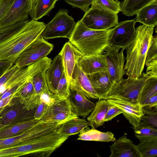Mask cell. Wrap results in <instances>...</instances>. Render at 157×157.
<instances>
[{
  "mask_svg": "<svg viewBox=\"0 0 157 157\" xmlns=\"http://www.w3.org/2000/svg\"><path fill=\"white\" fill-rule=\"evenodd\" d=\"M19 98H14L8 105L0 109V130L23 121L34 118Z\"/></svg>",
  "mask_w": 157,
  "mask_h": 157,
  "instance_id": "obj_10",
  "label": "cell"
},
{
  "mask_svg": "<svg viewBox=\"0 0 157 157\" xmlns=\"http://www.w3.org/2000/svg\"><path fill=\"white\" fill-rule=\"evenodd\" d=\"M136 19L127 20L118 23L113 28L109 39V46L124 49L133 40L136 34Z\"/></svg>",
  "mask_w": 157,
  "mask_h": 157,
  "instance_id": "obj_11",
  "label": "cell"
},
{
  "mask_svg": "<svg viewBox=\"0 0 157 157\" xmlns=\"http://www.w3.org/2000/svg\"><path fill=\"white\" fill-rule=\"evenodd\" d=\"M58 0H56V1H58Z\"/></svg>",
  "mask_w": 157,
  "mask_h": 157,
  "instance_id": "obj_51",
  "label": "cell"
},
{
  "mask_svg": "<svg viewBox=\"0 0 157 157\" xmlns=\"http://www.w3.org/2000/svg\"><path fill=\"white\" fill-rule=\"evenodd\" d=\"M29 14V0H14L0 21V29L28 20Z\"/></svg>",
  "mask_w": 157,
  "mask_h": 157,
  "instance_id": "obj_14",
  "label": "cell"
},
{
  "mask_svg": "<svg viewBox=\"0 0 157 157\" xmlns=\"http://www.w3.org/2000/svg\"><path fill=\"white\" fill-rule=\"evenodd\" d=\"M59 54L61 57L64 72L69 86L75 67L84 55L69 41L64 44Z\"/></svg>",
  "mask_w": 157,
  "mask_h": 157,
  "instance_id": "obj_16",
  "label": "cell"
},
{
  "mask_svg": "<svg viewBox=\"0 0 157 157\" xmlns=\"http://www.w3.org/2000/svg\"><path fill=\"white\" fill-rule=\"evenodd\" d=\"M157 108L143 107L144 115L139 124L157 129Z\"/></svg>",
  "mask_w": 157,
  "mask_h": 157,
  "instance_id": "obj_32",
  "label": "cell"
},
{
  "mask_svg": "<svg viewBox=\"0 0 157 157\" xmlns=\"http://www.w3.org/2000/svg\"><path fill=\"white\" fill-rule=\"evenodd\" d=\"M107 100L110 105L122 110L124 116L133 128L139 125L144 115L143 107L139 103H134L117 98H108Z\"/></svg>",
  "mask_w": 157,
  "mask_h": 157,
  "instance_id": "obj_15",
  "label": "cell"
},
{
  "mask_svg": "<svg viewBox=\"0 0 157 157\" xmlns=\"http://www.w3.org/2000/svg\"><path fill=\"white\" fill-rule=\"evenodd\" d=\"M157 94V78H147L141 90L139 103L143 107L145 106L150 98Z\"/></svg>",
  "mask_w": 157,
  "mask_h": 157,
  "instance_id": "obj_29",
  "label": "cell"
},
{
  "mask_svg": "<svg viewBox=\"0 0 157 157\" xmlns=\"http://www.w3.org/2000/svg\"><path fill=\"white\" fill-rule=\"evenodd\" d=\"M78 136V140L85 141L109 142L116 140L113 134L110 132H102L94 128L90 129L88 127L81 132Z\"/></svg>",
  "mask_w": 157,
  "mask_h": 157,
  "instance_id": "obj_27",
  "label": "cell"
},
{
  "mask_svg": "<svg viewBox=\"0 0 157 157\" xmlns=\"http://www.w3.org/2000/svg\"><path fill=\"white\" fill-rule=\"evenodd\" d=\"M78 65L87 75L107 71L106 59L104 54L83 56L79 60Z\"/></svg>",
  "mask_w": 157,
  "mask_h": 157,
  "instance_id": "obj_21",
  "label": "cell"
},
{
  "mask_svg": "<svg viewBox=\"0 0 157 157\" xmlns=\"http://www.w3.org/2000/svg\"><path fill=\"white\" fill-rule=\"evenodd\" d=\"M81 20L86 26L95 30L111 29L118 23L117 14L95 4L91 5Z\"/></svg>",
  "mask_w": 157,
  "mask_h": 157,
  "instance_id": "obj_7",
  "label": "cell"
},
{
  "mask_svg": "<svg viewBox=\"0 0 157 157\" xmlns=\"http://www.w3.org/2000/svg\"><path fill=\"white\" fill-rule=\"evenodd\" d=\"M45 24L33 19L13 34L0 43V60L15 62L23 51L41 36Z\"/></svg>",
  "mask_w": 157,
  "mask_h": 157,
  "instance_id": "obj_2",
  "label": "cell"
},
{
  "mask_svg": "<svg viewBox=\"0 0 157 157\" xmlns=\"http://www.w3.org/2000/svg\"><path fill=\"white\" fill-rule=\"evenodd\" d=\"M120 49L109 46L105 50V55L107 71L114 84L122 81L125 74L124 49Z\"/></svg>",
  "mask_w": 157,
  "mask_h": 157,
  "instance_id": "obj_12",
  "label": "cell"
},
{
  "mask_svg": "<svg viewBox=\"0 0 157 157\" xmlns=\"http://www.w3.org/2000/svg\"><path fill=\"white\" fill-rule=\"evenodd\" d=\"M39 121L33 118L4 128L0 130V140L18 135L33 126Z\"/></svg>",
  "mask_w": 157,
  "mask_h": 157,
  "instance_id": "obj_26",
  "label": "cell"
},
{
  "mask_svg": "<svg viewBox=\"0 0 157 157\" xmlns=\"http://www.w3.org/2000/svg\"><path fill=\"white\" fill-rule=\"evenodd\" d=\"M122 113V110L118 107L110 105L105 115L104 119V121H111L114 118Z\"/></svg>",
  "mask_w": 157,
  "mask_h": 157,
  "instance_id": "obj_42",
  "label": "cell"
},
{
  "mask_svg": "<svg viewBox=\"0 0 157 157\" xmlns=\"http://www.w3.org/2000/svg\"><path fill=\"white\" fill-rule=\"evenodd\" d=\"M69 87L70 90L82 93L88 99H98L87 75L81 70L78 63L75 67Z\"/></svg>",
  "mask_w": 157,
  "mask_h": 157,
  "instance_id": "obj_17",
  "label": "cell"
},
{
  "mask_svg": "<svg viewBox=\"0 0 157 157\" xmlns=\"http://www.w3.org/2000/svg\"><path fill=\"white\" fill-rule=\"evenodd\" d=\"M147 78L141 75L137 78L128 77L123 79L120 82L113 84L108 98H117L134 103H139L141 90Z\"/></svg>",
  "mask_w": 157,
  "mask_h": 157,
  "instance_id": "obj_8",
  "label": "cell"
},
{
  "mask_svg": "<svg viewBox=\"0 0 157 157\" xmlns=\"http://www.w3.org/2000/svg\"><path fill=\"white\" fill-rule=\"evenodd\" d=\"M92 4L98 5L117 14L121 10L120 2H117L114 0H93Z\"/></svg>",
  "mask_w": 157,
  "mask_h": 157,
  "instance_id": "obj_35",
  "label": "cell"
},
{
  "mask_svg": "<svg viewBox=\"0 0 157 157\" xmlns=\"http://www.w3.org/2000/svg\"><path fill=\"white\" fill-rule=\"evenodd\" d=\"M73 7L80 9L85 13L90 9L93 0H64Z\"/></svg>",
  "mask_w": 157,
  "mask_h": 157,
  "instance_id": "obj_40",
  "label": "cell"
},
{
  "mask_svg": "<svg viewBox=\"0 0 157 157\" xmlns=\"http://www.w3.org/2000/svg\"><path fill=\"white\" fill-rule=\"evenodd\" d=\"M14 0H0V21L3 17Z\"/></svg>",
  "mask_w": 157,
  "mask_h": 157,
  "instance_id": "obj_45",
  "label": "cell"
},
{
  "mask_svg": "<svg viewBox=\"0 0 157 157\" xmlns=\"http://www.w3.org/2000/svg\"><path fill=\"white\" fill-rule=\"evenodd\" d=\"M13 97L14 96L11 95L4 99H0V109L8 105Z\"/></svg>",
  "mask_w": 157,
  "mask_h": 157,
  "instance_id": "obj_49",
  "label": "cell"
},
{
  "mask_svg": "<svg viewBox=\"0 0 157 157\" xmlns=\"http://www.w3.org/2000/svg\"><path fill=\"white\" fill-rule=\"evenodd\" d=\"M146 73L143 72L142 75L147 78H157V59L153 60L145 64Z\"/></svg>",
  "mask_w": 157,
  "mask_h": 157,
  "instance_id": "obj_41",
  "label": "cell"
},
{
  "mask_svg": "<svg viewBox=\"0 0 157 157\" xmlns=\"http://www.w3.org/2000/svg\"><path fill=\"white\" fill-rule=\"evenodd\" d=\"M61 124L39 121L21 133L13 137L0 140V149L30 141L57 131Z\"/></svg>",
  "mask_w": 157,
  "mask_h": 157,
  "instance_id": "obj_6",
  "label": "cell"
},
{
  "mask_svg": "<svg viewBox=\"0 0 157 157\" xmlns=\"http://www.w3.org/2000/svg\"><path fill=\"white\" fill-rule=\"evenodd\" d=\"M68 138L60 135L57 131L20 144L5 148L3 153L5 156L9 157L29 154L37 157H48Z\"/></svg>",
  "mask_w": 157,
  "mask_h": 157,
  "instance_id": "obj_4",
  "label": "cell"
},
{
  "mask_svg": "<svg viewBox=\"0 0 157 157\" xmlns=\"http://www.w3.org/2000/svg\"><path fill=\"white\" fill-rule=\"evenodd\" d=\"M53 45L41 36L27 47L15 60L14 64L22 68L46 57L53 48Z\"/></svg>",
  "mask_w": 157,
  "mask_h": 157,
  "instance_id": "obj_9",
  "label": "cell"
},
{
  "mask_svg": "<svg viewBox=\"0 0 157 157\" xmlns=\"http://www.w3.org/2000/svg\"><path fill=\"white\" fill-rule=\"evenodd\" d=\"M31 78L25 83L15 94L13 97L20 98L24 104L34 94V87Z\"/></svg>",
  "mask_w": 157,
  "mask_h": 157,
  "instance_id": "obj_34",
  "label": "cell"
},
{
  "mask_svg": "<svg viewBox=\"0 0 157 157\" xmlns=\"http://www.w3.org/2000/svg\"><path fill=\"white\" fill-rule=\"evenodd\" d=\"M56 0H39L35 10L32 18L37 21L48 15L55 7Z\"/></svg>",
  "mask_w": 157,
  "mask_h": 157,
  "instance_id": "obj_31",
  "label": "cell"
},
{
  "mask_svg": "<svg viewBox=\"0 0 157 157\" xmlns=\"http://www.w3.org/2000/svg\"><path fill=\"white\" fill-rule=\"evenodd\" d=\"M154 27L142 25L136 29L135 36L125 49V74L128 77L137 78L144 70L147 54L153 37Z\"/></svg>",
  "mask_w": 157,
  "mask_h": 157,
  "instance_id": "obj_1",
  "label": "cell"
},
{
  "mask_svg": "<svg viewBox=\"0 0 157 157\" xmlns=\"http://www.w3.org/2000/svg\"><path fill=\"white\" fill-rule=\"evenodd\" d=\"M60 100L56 93L51 92L49 89L44 91L40 96V102H43L49 106Z\"/></svg>",
  "mask_w": 157,
  "mask_h": 157,
  "instance_id": "obj_38",
  "label": "cell"
},
{
  "mask_svg": "<svg viewBox=\"0 0 157 157\" xmlns=\"http://www.w3.org/2000/svg\"><path fill=\"white\" fill-rule=\"evenodd\" d=\"M65 9L59 10L53 19L45 24L41 37L44 39L59 37L70 38L75 28L76 23L73 18L68 14Z\"/></svg>",
  "mask_w": 157,
  "mask_h": 157,
  "instance_id": "obj_5",
  "label": "cell"
},
{
  "mask_svg": "<svg viewBox=\"0 0 157 157\" xmlns=\"http://www.w3.org/2000/svg\"><path fill=\"white\" fill-rule=\"evenodd\" d=\"M21 68L17 65L14 64V65L8 69L0 78V85L6 82Z\"/></svg>",
  "mask_w": 157,
  "mask_h": 157,
  "instance_id": "obj_43",
  "label": "cell"
},
{
  "mask_svg": "<svg viewBox=\"0 0 157 157\" xmlns=\"http://www.w3.org/2000/svg\"><path fill=\"white\" fill-rule=\"evenodd\" d=\"M28 21V20L19 22L8 27L0 29V43L16 33Z\"/></svg>",
  "mask_w": 157,
  "mask_h": 157,
  "instance_id": "obj_36",
  "label": "cell"
},
{
  "mask_svg": "<svg viewBox=\"0 0 157 157\" xmlns=\"http://www.w3.org/2000/svg\"><path fill=\"white\" fill-rule=\"evenodd\" d=\"M157 0H124L121 3V10L126 16L136 15L142 8Z\"/></svg>",
  "mask_w": 157,
  "mask_h": 157,
  "instance_id": "obj_28",
  "label": "cell"
},
{
  "mask_svg": "<svg viewBox=\"0 0 157 157\" xmlns=\"http://www.w3.org/2000/svg\"><path fill=\"white\" fill-rule=\"evenodd\" d=\"M136 137L140 142L157 140V129L140 124L134 128Z\"/></svg>",
  "mask_w": 157,
  "mask_h": 157,
  "instance_id": "obj_30",
  "label": "cell"
},
{
  "mask_svg": "<svg viewBox=\"0 0 157 157\" xmlns=\"http://www.w3.org/2000/svg\"><path fill=\"white\" fill-rule=\"evenodd\" d=\"M157 59V36H153L147 54L145 65L153 59Z\"/></svg>",
  "mask_w": 157,
  "mask_h": 157,
  "instance_id": "obj_39",
  "label": "cell"
},
{
  "mask_svg": "<svg viewBox=\"0 0 157 157\" xmlns=\"http://www.w3.org/2000/svg\"><path fill=\"white\" fill-rule=\"evenodd\" d=\"M78 117L72 111L69 97L49 106L40 120L62 124L71 119Z\"/></svg>",
  "mask_w": 157,
  "mask_h": 157,
  "instance_id": "obj_13",
  "label": "cell"
},
{
  "mask_svg": "<svg viewBox=\"0 0 157 157\" xmlns=\"http://www.w3.org/2000/svg\"><path fill=\"white\" fill-rule=\"evenodd\" d=\"M137 146L142 157L157 156V140L140 142Z\"/></svg>",
  "mask_w": 157,
  "mask_h": 157,
  "instance_id": "obj_33",
  "label": "cell"
},
{
  "mask_svg": "<svg viewBox=\"0 0 157 157\" xmlns=\"http://www.w3.org/2000/svg\"><path fill=\"white\" fill-rule=\"evenodd\" d=\"M14 62L8 60H0V78L14 64Z\"/></svg>",
  "mask_w": 157,
  "mask_h": 157,
  "instance_id": "obj_46",
  "label": "cell"
},
{
  "mask_svg": "<svg viewBox=\"0 0 157 157\" xmlns=\"http://www.w3.org/2000/svg\"><path fill=\"white\" fill-rule=\"evenodd\" d=\"M49 106L43 102H40L36 108L33 115L34 118L40 121L46 112Z\"/></svg>",
  "mask_w": 157,
  "mask_h": 157,
  "instance_id": "obj_44",
  "label": "cell"
},
{
  "mask_svg": "<svg viewBox=\"0 0 157 157\" xmlns=\"http://www.w3.org/2000/svg\"><path fill=\"white\" fill-rule=\"evenodd\" d=\"M110 157H142L137 146L124 135L109 146Z\"/></svg>",
  "mask_w": 157,
  "mask_h": 157,
  "instance_id": "obj_19",
  "label": "cell"
},
{
  "mask_svg": "<svg viewBox=\"0 0 157 157\" xmlns=\"http://www.w3.org/2000/svg\"><path fill=\"white\" fill-rule=\"evenodd\" d=\"M91 85L98 95V100H107L114 82L107 71L87 75Z\"/></svg>",
  "mask_w": 157,
  "mask_h": 157,
  "instance_id": "obj_18",
  "label": "cell"
},
{
  "mask_svg": "<svg viewBox=\"0 0 157 157\" xmlns=\"http://www.w3.org/2000/svg\"><path fill=\"white\" fill-rule=\"evenodd\" d=\"M90 126L89 122L84 119L74 118L64 122L57 131L60 135L69 137L80 133Z\"/></svg>",
  "mask_w": 157,
  "mask_h": 157,
  "instance_id": "obj_23",
  "label": "cell"
},
{
  "mask_svg": "<svg viewBox=\"0 0 157 157\" xmlns=\"http://www.w3.org/2000/svg\"><path fill=\"white\" fill-rule=\"evenodd\" d=\"M70 90L64 72L60 79L57 89L56 94L60 99L66 98L69 97Z\"/></svg>",
  "mask_w": 157,
  "mask_h": 157,
  "instance_id": "obj_37",
  "label": "cell"
},
{
  "mask_svg": "<svg viewBox=\"0 0 157 157\" xmlns=\"http://www.w3.org/2000/svg\"><path fill=\"white\" fill-rule=\"evenodd\" d=\"M69 98L72 110L78 117H86L95 107L94 102L79 91L70 90Z\"/></svg>",
  "mask_w": 157,
  "mask_h": 157,
  "instance_id": "obj_20",
  "label": "cell"
},
{
  "mask_svg": "<svg viewBox=\"0 0 157 157\" xmlns=\"http://www.w3.org/2000/svg\"><path fill=\"white\" fill-rule=\"evenodd\" d=\"M39 0H29V14L32 18L33 17L34 12Z\"/></svg>",
  "mask_w": 157,
  "mask_h": 157,
  "instance_id": "obj_48",
  "label": "cell"
},
{
  "mask_svg": "<svg viewBox=\"0 0 157 157\" xmlns=\"http://www.w3.org/2000/svg\"><path fill=\"white\" fill-rule=\"evenodd\" d=\"M136 15V22L155 27L157 24V0L142 8Z\"/></svg>",
  "mask_w": 157,
  "mask_h": 157,
  "instance_id": "obj_25",
  "label": "cell"
},
{
  "mask_svg": "<svg viewBox=\"0 0 157 157\" xmlns=\"http://www.w3.org/2000/svg\"><path fill=\"white\" fill-rule=\"evenodd\" d=\"M110 105L106 99L99 100L96 103L91 113L87 119L92 128H96L104 124L105 115Z\"/></svg>",
  "mask_w": 157,
  "mask_h": 157,
  "instance_id": "obj_24",
  "label": "cell"
},
{
  "mask_svg": "<svg viewBox=\"0 0 157 157\" xmlns=\"http://www.w3.org/2000/svg\"><path fill=\"white\" fill-rule=\"evenodd\" d=\"M63 72L61 57L59 54L54 58L45 72L48 88L51 92L56 93L59 82Z\"/></svg>",
  "mask_w": 157,
  "mask_h": 157,
  "instance_id": "obj_22",
  "label": "cell"
},
{
  "mask_svg": "<svg viewBox=\"0 0 157 157\" xmlns=\"http://www.w3.org/2000/svg\"><path fill=\"white\" fill-rule=\"evenodd\" d=\"M114 0L115 1L117 2H119V1H118V0Z\"/></svg>",
  "mask_w": 157,
  "mask_h": 157,
  "instance_id": "obj_50",
  "label": "cell"
},
{
  "mask_svg": "<svg viewBox=\"0 0 157 157\" xmlns=\"http://www.w3.org/2000/svg\"><path fill=\"white\" fill-rule=\"evenodd\" d=\"M113 28L95 30L86 26L81 20L76 23L69 41L84 56L103 54L109 46Z\"/></svg>",
  "mask_w": 157,
  "mask_h": 157,
  "instance_id": "obj_3",
  "label": "cell"
},
{
  "mask_svg": "<svg viewBox=\"0 0 157 157\" xmlns=\"http://www.w3.org/2000/svg\"><path fill=\"white\" fill-rule=\"evenodd\" d=\"M145 107L149 108H157V94L150 98L147 105Z\"/></svg>",
  "mask_w": 157,
  "mask_h": 157,
  "instance_id": "obj_47",
  "label": "cell"
}]
</instances>
